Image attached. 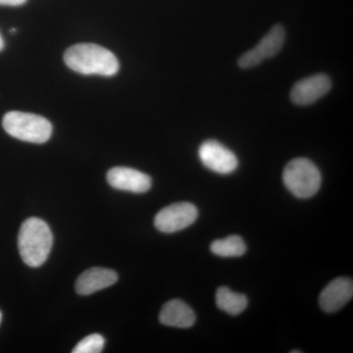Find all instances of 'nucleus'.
<instances>
[{"mask_svg": "<svg viewBox=\"0 0 353 353\" xmlns=\"http://www.w3.org/2000/svg\"><path fill=\"white\" fill-rule=\"evenodd\" d=\"M108 182L114 189L134 194L148 192L152 185L150 176L128 167H114L110 169L108 173Z\"/></svg>", "mask_w": 353, "mask_h": 353, "instance_id": "nucleus-9", "label": "nucleus"}, {"mask_svg": "<svg viewBox=\"0 0 353 353\" xmlns=\"http://www.w3.org/2000/svg\"><path fill=\"white\" fill-rule=\"evenodd\" d=\"M159 321L165 326L190 328L196 323L194 310L181 299H172L164 304L159 314Z\"/></svg>", "mask_w": 353, "mask_h": 353, "instance_id": "nucleus-12", "label": "nucleus"}, {"mask_svg": "<svg viewBox=\"0 0 353 353\" xmlns=\"http://www.w3.org/2000/svg\"><path fill=\"white\" fill-rule=\"evenodd\" d=\"M283 181L285 188L299 199H309L321 187L319 169L307 158H296L285 167Z\"/></svg>", "mask_w": 353, "mask_h": 353, "instance_id": "nucleus-4", "label": "nucleus"}, {"mask_svg": "<svg viewBox=\"0 0 353 353\" xmlns=\"http://www.w3.org/2000/svg\"><path fill=\"white\" fill-rule=\"evenodd\" d=\"M4 48V41L3 38H2L1 34H0V51L3 50Z\"/></svg>", "mask_w": 353, "mask_h": 353, "instance_id": "nucleus-17", "label": "nucleus"}, {"mask_svg": "<svg viewBox=\"0 0 353 353\" xmlns=\"http://www.w3.org/2000/svg\"><path fill=\"white\" fill-rule=\"evenodd\" d=\"M199 211L190 202H176L166 206L157 213L154 225L158 231L172 234L182 231L196 222Z\"/></svg>", "mask_w": 353, "mask_h": 353, "instance_id": "nucleus-5", "label": "nucleus"}, {"mask_svg": "<svg viewBox=\"0 0 353 353\" xmlns=\"http://www.w3.org/2000/svg\"><path fill=\"white\" fill-rule=\"evenodd\" d=\"M52 245V233L43 220L32 217L23 223L18 234V248L28 266H41L48 260Z\"/></svg>", "mask_w": 353, "mask_h": 353, "instance_id": "nucleus-2", "label": "nucleus"}, {"mask_svg": "<svg viewBox=\"0 0 353 353\" xmlns=\"http://www.w3.org/2000/svg\"><path fill=\"white\" fill-rule=\"evenodd\" d=\"M118 281V275L111 269H88L79 276L76 282V292L81 296H90L106 288L111 287Z\"/></svg>", "mask_w": 353, "mask_h": 353, "instance_id": "nucleus-11", "label": "nucleus"}, {"mask_svg": "<svg viewBox=\"0 0 353 353\" xmlns=\"http://www.w3.org/2000/svg\"><path fill=\"white\" fill-rule=\"evenodd\" d=\"M285 41V30L281 24L274 26L252 50L246 51L238 60L239 66L250 69L277 55Z\"/></svg>", "mask_w": 353, "mask_h": 353, "instance_id": "nucleus-6", "label": "nucleus"}, {"mask_svg": "<svg viewBox=\"0 0 353 353\" xmlns=\"http://www.w3.org/2000/svg\"><path fill=\"white\" fill-rule=\"evenodd\" d=\"M0 323H1V312H0Z\"/></svg>", "mask_w": 353, "mask_h": 353, "instance_id": "nucleus-18", "label": "nucleus"}, {"mask_svg": "<svg viewBox=\"0 0 353 353\" xmlns=\"http://www.w3.org/2000/svg\"><path fill=\"white\" fill-rule=\"evenodd\" d=\"M199 157L206 168L221 175L233 173L238 168L236 154L214 139H208L199 146Z\"/></svg>", "mask_w": 353, "mask_h": 353, "instance_id": "nucleus-7", "label": "nucleus"}, {"mask_svg": "<svg viewBox=\"0 0 353 353\" xmlns=\"http://www.w3.org/2000/svg\"><path fill=\"white\" fill-rule=\"evenodd\" d=\"M216 304L228 314L236 316L245 311L248 303L245 294H236L228 287H220L216 292Z\"/></svg>", "mask_w": 353, "mask_h": 353, "instance_id": "nucleus-13", "label": "nucleus"}, {"mask_svg": "<svg viewBox=\"0 0 353 353\" xmlns=\"http://www.w3.org/2000/svg\"><path fill=\"white\" fill-rule=\"evenodd\" d=\"M211 252L221 257H239L245 254L246 245L240 236H230L211 243Z\"/></svg>", "mask_w": 353, "mask_h": 353, "instance_id": "nucleus-14", "label": "nucleus"}, {"mask_svg": "<svg viewBox=\"0 0 353 353\" xmlns=\"http://www.w3.org/2000/svg\"><path fill=\"white\" fill-rule=\"evenodd\" d=\"M332 88L331 79L325 74H316L299 81L292 88L290 101L296 105H311L325 97Z\"/></svg>", "mask_w": 353, "mask_h": 353, "instance_id": "nucleus-8", "label": "nucleus"}, {"mask_svg": "<svg viewBox=\"0 0 353 353\" xmlns=\"http://www.w3.org/2000/svg\"><path fill=\"white\" fill-rule=\"evenodd\" d=\"M27 0H0V6H21L25 4Z\"/></svg>", "mask_w": 353, "mask_h": 353, "instance_id": "nucleus-16", "label": "nucleus"}, {"mask_svg": "<svg viewBox=\"0 0 353 353\" xmlns=\"http://www.w3.org/2000/svg\"><path fill=\"white\" fill-rule=\"evenodd\" d=\"M352 296V279L336 278L322 290L319 296V304L325 312L334 313L343 308Z\"/></svg>", "mask_w": 353, "mask_h": 353, "instance_id": "nucleus-10", "label": "nucleus"}, {"mask_svg": "<svg viewBox=\"0 0 353 353\" xmlns=\"http://www.w3.org/2000/svg\"><path fill=\"white\" fill-rule=\"evenodd\" d=\"M2 126L7 134L20 141L32 143H44L50 139L52 125L43 116L10 111L4 115Z\"/></svg>", "mask_w": 353, "mask_h": 353, "instance_id": "nucleus-3", "label": "nucleus"}, {"mask_svg": "<svg viewBox=\"0 0 353 353\" xmlns=\"http://www.w3.org/2000/svg\"><path fill=\"white\" fill-rule=\"evenodd\" d=\"M64 62L70 69L82 75L112 77L119 71L117 57L108 48L94 43H79L64 53Z\"/></svg>", "mask_w": 353, "mask_h": 353, "instance_id": "nucleus-1", "label": "nucleus"}, {"mask_svg": "<svg viewBox=\"0 0 353 353\" xmlns=\"http://www.w3.org/2000/svg\"><path fill=\"white\" fill-rule=\"evenodd\" d=\"M105 340L99 334H92L85 336L72 350L73 353H99L103 350Z\"/></svg>", "mask_w": 353, "mask_h": 353, "instance_id": "nucleus-15", "label": "nucleus"}]
</instances>
